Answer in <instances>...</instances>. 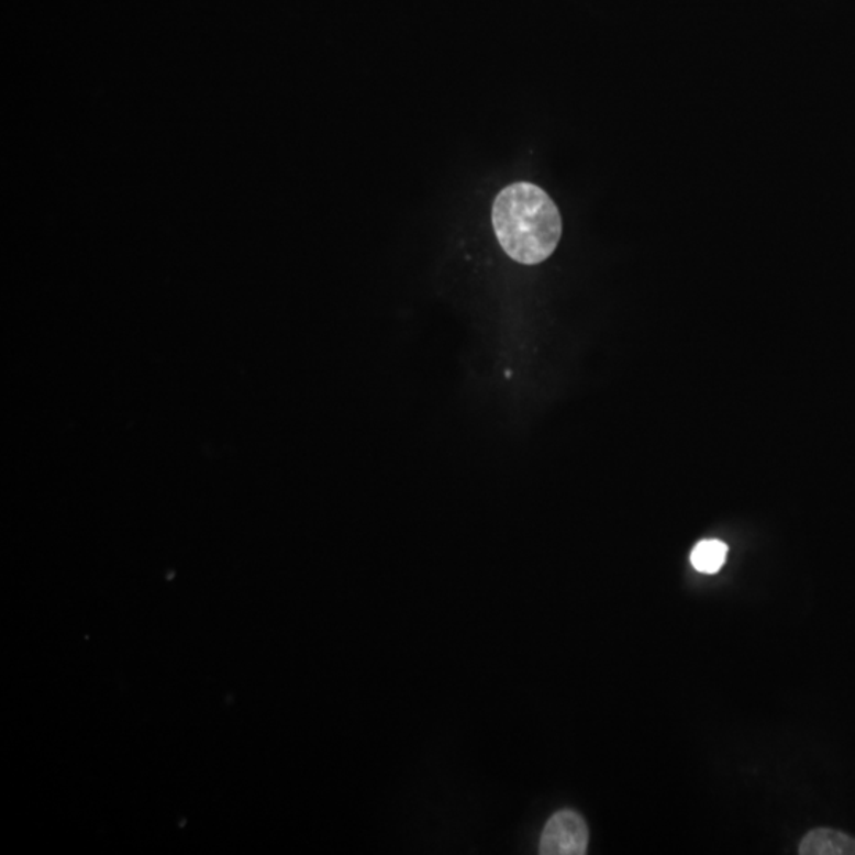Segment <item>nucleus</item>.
<instances>
[{
    "mask_svg": "<svg viewBox=\"0 0 855 855\" xmlns=\"http://www.w3.org/2000/svg\"><path fill=\"white\" fill-rule=\"evenodd\" d=\"M496 238L512 260L537 265L555 253L563 235L558 207L544 189L515 182L496 197L491 213Z\"/></svg>",
    "mask_w": 855,
    "mask_h": 855,
    "instance_id": "f257e3e1",
    "label": "nucleus"
},
{
    "mask_svg": "<svg viewBox=\"0 0 855 855\" xmlns=\"http://www.w3.org/2000/svg\"><path fill=\"white\" fill-rule=\"evenodd\" d=\"M587 822L575 811L553 814L542 832L538 853L542 855H584L588 850Z\"/></svg>",
    "mask_w": 855,
    "mask_h": 855,
    "instance_id": "f03ea898",
    "label": "nucleus"
},
{
    "mask_svg": "<svg viewBox=\"0 0 855 855\" xmlns=\"http://www.w3.org/2000/svg\"><path fill=\"white\" fill-rule=\"evenodd\" d=\"M800 855H855V839L833 829H815L804 835Z\"/></svg>",
    "mask_w": 855,
    "mask_h": 855,
    "instance_id": "7ed1b4c3",
    "label": "nucleus"
},
{
    "mask_svg": "<svg viewBox=\"0 0 855 855\" xmlns=\"http://www.w3.org/2000/svg\"><path fill=\"white\" fill-rule=\"evenodd\" d=\"M728 545L721 541H702L691 553V563L702 574H717L728 558Z\"/></svg>",
    "mask_w": 855,
    "mask_h": 855,
    "instance_id": "20e7f679",
    "label": "nucleus"
}]
</instances>
